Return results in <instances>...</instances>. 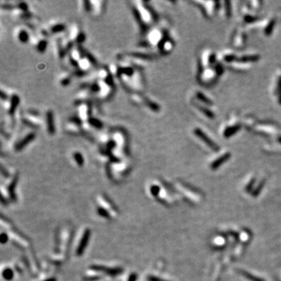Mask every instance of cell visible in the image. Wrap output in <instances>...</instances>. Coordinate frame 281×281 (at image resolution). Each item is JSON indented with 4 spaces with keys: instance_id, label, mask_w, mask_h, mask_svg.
<instances>
[{
    "instance_id": "1",
    "label": "cell",
    "mask_w": 281,
    "mask_h": 281,
    "mask_svg": "<svg viewBox=\"0 0 281 281\" xmlns=\"http://www.w3.org/2000/svg\"><path fill=\"white\" fill-rule=\"evenodd\" d=\"M109 70L127 92L130 94L143 93L145 88L144 68L118 59L116 63H112L109 66Z\"/></svg>"
},
{
    "instance_id": "2",
    "label": "cell",
    "mask_w": 281,
    "mask_h": 281,
    "mask_svg": "<svg viewBox=\"0 0 281 281\" xmlns=\"http://www.w3.org/2000/svg\"><path fill=\"white\" fill-rule=\"evenodd\" d=\"M134 17L138 25L140 32L145 34L150 28L156 25L158 16L151 6L147 2L133 1L130 2Z\"/></svg>"
},
{
    "instance_id": "3",
    "label": "cell",
    "mask_w": 281,
    "mask_h": 281,
    "mask_svg": "<svg viewBox=\"0 0 281 281\" xmlns=\"http://www.w3.org/2000/svg\"><path fill=\"white\" fill-rule=\"evenodd\" d=\"M169 34V25L166 23L158 24L150 28L145 34L142 40L139 44V46L145 51L151 49H156L161 42Z\"/></svg>"
},
{
    "instance_id": "4",
    "label": "cell",
    "mask_w": 281,
    "mask_h": 281,
    "mask_svg": "<svg viewBox=\"0 0 281 281\" xmlns=\"http://www.w3.org/2000/svg\"><path fill=\"white\" fill-rule=\"evenodd\" d=\"M131 168V163L128 159L122 160L110 161L106 165V171L109 177L113 180H120L128 174Z\"/></svg>"
},
{
    "instance_id": "5",
    "label": "cell",
    "mask_w": 281,
    "mask_h": 281,
    "mask_svg": "<svg viewBox=\"0 0 281 281\" xmlns=\"http://www.w3.org/2000/svg\"><path fill=\"white\" fill-rule=\"evenodd\" d=\"M223 72V68L221 63H216L212 67L210 66L204 69H200L198 72V80L199 83L203 85H211L216 81Z\"/></svg>"
},
{
    "instance_id": "6",
    "label": "cell",
    "mask_w": 281,
    "mask_h": 281,
    "mask_svg": "<svg viewBox=\"0 0 281 281\" xmlns=\"http://www.w3.org/2000/svg\"><path fill=\"white\" fill-rule=\"evenodd\" d=\"M78 3L79 8L81 13L91 15L92 17H99L105 11L106 2L102 0H100V1H96V0L84 1L82 0Z\"/></svg>"
},
{
    "instance_id": "7",
    "label": "cell",
    "mask_w": 281,
    "mask_h": 281,
    "mask_svg": "<svg viewBox=\"0 0 281 281\" xmlns=\"http://www.w3.org/2000/svg\"><path fill=\"white\" fill-rule=\"evenodd\" d=\"M20 118L21 122L31 130L39 128L44 124V117L38 111L33 109H27L20 112Z\"/></svg>"
},
{
    "instance_id": "8",
    "label": "cell",
    "mask_w": 281,
    "mask_h": 281,
    "mask_svg": "<svg viewBox=\"0 0 281 281\" xmlns=\"http://www.w3.org/2000/svg\"><path fill=\"white\" fill-rule=\"evenodd\" d=\"M67 28L68 27L65 23L57 20L48 23V24L42 27L39 31L48 39L52 37L56 38L57 36H60L62 33L65 34L67 31Z\"/></svg>"
},
{
    "instance_id": "9",
    "label": "cell",
    "mask_w": 281,
    "mask_h": 281,
    "mask_svg": "<svg viewBox=\"0 0 281 281\" xmlns=\"http://www.w3.org/2000/svg\"><path fill=\"white\" fill-rule=\"evenodd\" d=\"M35 33V31L27 24H20L16 26L13 31V36L15 39L20 44L31 43L33 34Z\"/></svg>"
},
{
    "instance_id": "10",
    "label": "cell",
    "mask_w": 281,
    "mask_h": 281,
    "mask_svg": "<svg viewBox=\"0 0 281 281\" xmlns=\"http://www.w3.org/2000/svg\"><path fill=\"white\" fill-rule=\"evenodd\" d=\"M65 34L74 45H80L85 40V34L77 23H73L70 25Z\"/></svg>"
},
{
    "instance_id": "11",
    "label": "cell",
    "mask_w": 281,
    "mask_h": 281,
    "mask_svg": "<svg viewBox=\"0 0 281 281\" xmlns=\"http://www.w3.org/2000/svg\"><path fill=\"white\" fill-rule=\"evenodd\" d=\"M36 134L33 130L27 131L25 134H23L20 135V136H17V138H15V140L13 142V149L16 152L22 151L29 144L34 142Z\"/></svg>"
},
{
    "instance_id": "12",
    "label": "cell",
    "mask_w": 281,
    "mask_h": 281,
    "mask_svg": "<svg viewBox=\"0 0 281 281\" xmlns=\"http://www.w3.org/2000/svg\"><path fill=\"white\" fill-rule=\"evenodd\" d=\"M256 134L263 136H276L279 134V127L275 124L270 122H262L257 124L253 128Z\"/></svg>"
},
{
    "instance_id": "13",
    "label": "cell",
    "mask_w": 281,
    "mask_h": 281,
    "mask_svg": "<svg viewBox=\"0 0 281 281\" xmlns=\"http://www.w3.org/2000/svg\"><path fill=\"white\" fill-rule=\"evenodd\" d=\"M241 127V123L237 117L231 118V120L225 124L222 130V134L224 138H229L230 137L234 135L237 132L239 131Z\"/></svg>"
},
{
    "instance_id": "14",
    "label": "cell",
    "mask_w": 281,
    "mask_h": 281,
    "mask_svg": "<svg viewBox=\"0 0 281 281\" xmlns=\"http://www.w3.org/2000/svg\"><path fill=\"white\" fill-rule=\"evenodd\" d=\"M31 44L36 51L39 53H44L48 46V38L41 34L39 31L35 32L32 36Z\"/></svg>"
},
{
    "instance_id": "15",
    "label": "cell",
    "mask_w": 281,
    "mask_h": 281,
    "mask_svg": "<svg viewBox=\"0 0 281 281\" xmlns=\"http://www.w3.org/2000/svg\"><path fill=\"white\" fill-rule=\"evenodd\" d=\"M215 60H216V56L213 51L211 49L204 50L202 53L201 59L199 60L200 69L210 67L211 65L215 64L216 63Z\"/></svg>"
},
{
    "instance_id": "16",
    "label": "cell",
    "mask_w": 281,
    "mask_h": 281,
    "mask_svg": "<svg viewBox=\"0 0 281 281\" xmlns=\"http://www.w3.org/2000/svg\"><path fill=\"white\" fill-rule=\"evenodd\" d=\"M98 205H99L98 207L106 211L109 215L110 218H112V217H115L116 215H117V210H116V209L114 207L113 204L109 201V199L106 198L105 196H98Z\"/></svg>"
},
{
    "instance_id": "17",
    "label": "cell",
    "mask_w": 281,
    "mask_h": 281,
    "mask_svg": "<svg viewBox=\"0 0 281 281\" xmlns=\"http://www.w3.org/2000/svg\"><path fill=\"white\" fill-rule=\"evenodd\" d=\"M193 133H194L196 136L198 137L199 139H201L206 145H207L209 148H212V150H214V151H218V150L220 149V147L216 145V143L214 142L213 140L210 139L209 137L208 136L201 128L196 127V128H194V130H193Z\"/></svg>"
},
{
    "instance_id": "18",
    "label": "cell",
    "mask_w": 281,
    "mask_h": 281,
    "mask_svg": "<svg viewBox=\"0 0 281 281\" xmlns=\"http://www.w3.org/2000/svg\"><path fill=\"white\" fill-rule=\"evenodd\" d=\"M175 47V42L170 35L167 36L156 48V51L162 55H168Z\"/></svg>"
},
{
    "instance_id": "19",
    "label": "cell",
    "mask_w": 281,
    "mask_h": 281,
    "mask_svg": "<svg viewBox=\"0 0 281 281\" xmlns=\"http://www.w3.org/2000/svg\"><path fill=\"white\" fill-rule=\"evenodd\" d=\"M44 125L45 126L47 132L49 135H53L56 132V125H55V119L53 112L51 109H48L45 112L44 117Z\"/></svg>"
},
{
    "instance_id": "20",
    "label": "cell",
    "mask_w": 281,
    "mask_h": 281,
    "mask_svg": "<svg viewBox=\"0 0 281 281\" xmlns=\"http://www.w3.org/2000/svg\"><path fill=\"white\" fill-rule=\"evenodd\" d=\"M241 16H242L243 22L245 24H252V23H256L257 20L259 19V16L256 15L254 12L252 11V9L249 7H244L241 12Z\"/></svg>"
},
{
    "instance_id": "21",
    "label": "cell",
    "mask_w": 281,
    "mask_h": 281,
    "mask_svg": "<svg viewBox=\"0 0 281 281\" xmlns=\"http://www.w3.org/2000/svg\"><path fill=\"white\" fill-rule=\"evenodd\" d=\"M273 95L276 98V101L281 105V70H278L273 82Z\"/></svg>"
},
{
    "instance_id": "22",
    "label": "cell",
    "mask_w": 281,
    "mask_h": 281,
    "mask_svg": "<svg viewBox=\"0 0 281 281\" xmlns=\"http://www.w3.org/2000/svg\"><path fill=\"white\" fill-rule=\"evenodd\" d=\"M199 5H201V8L202 9L205 14L209 17L213 16L219 9L217 2H198Z\"/></svg>"
},
{
    "instance_id": "23",
    "label": "cell",
    "mask_w": 281,
    "mask_h": 281,
    "mask_svg": "<svg viewBox=\"0 0 281 281\" xmlns=\"http://www.w3.org/2000/svg\"><path fill=\"white\" fill-rule=\"evenodd\" d=\"M9 235H10L12 241L18 247H23V248H27V247H29V242H28V241L25 238H24L20 233H16L14 230H11L9 231Z\"/></svg>"
},
{
    "instance_id": "24",
    "label": "cell",
    "mask_w": 281,
    "mask_h": 281,
    "mask_svg": "<svg viewBox=\"0 0 281 281\" xmlns=\"http://www.w3.org/2000/svg\"><path fill=\"white\" fill-rule=\"evenodd\" d=\"M276 17L267 18V20H264L258 23V25H259V27L262 28L263 32L266 35H270L272 33V31H273V27H274L275 24H276Z\"/></svg>"
},
{
    "instance_id": "25",
    "label": "cell",
    "mask_w": 281,
    "mask_h": 281,
    "mask_svg": "<svg viewBox=\"0 0 281 281\" xmlns=\"http://www.w3.org/2000/svg\"><path fill=\"white\" fill-rule=\"evenodd\" d=\"M91 232L89 230V229H86L84 232V233L81 236V239H80V242H79L78 246L77 247V250H76V254L77 256H80V255L83 254V252L85 250V247L87 246L88 243L89 238H90Z\"/></svg>"
},
{
    "instance_id": "26",
    "label": "cell",
    "mask_w": 281,
    "mask_h": 281,
    "mask_svg": "<svg viewBox=\"0 0 281 281\" xmlns=\"http://www.w3.org/2000/svg\"><path fill=\"white\" fill-rule=\"evenodd\" d=\"M238 56V55L233 50H226L220 55L218 58L220 59V61L231 64V63L236 62Z\"/></svg>"
},
{
    "instance_id": "27",
    "label": "cell",
    "mask_w": 281,
    "mask_h": 281,
    "mask_svg": "<svg viewBox=\"0 0 281 281\" xmlns=\"http://www.w3.org/2000/svg\"><path fill=\"white\" fill-rule=\"evenodd\" d=\"M247 39L246 33L243 31L242 30H238L236 33L233 35V45L235 48H242L244 45Z\"/></svg>"
},
{
    "instance_id": "28",
    "label": "cell",
    "mask_w": 281,
    "mask_h": 281,
    "mask_svg": "<svg viewBox=\"0 0 281 281\" xmlns=\"http://www.w3.org/2000/svg\"><path fill=\"white\" fill-rule=\"evenodd\" d=\"M73 77H74V75L68 70L60 74V78H59V81H60V85L63 86V87H66V86L70 84L71 81H72Z\"/></svg>"
},
{
    "instance_id": "29",
    "label": "cell",
    "mask_w": 281,
    "mask_h": 281,
    "mask_svg": "<svg viewBox=\"0 0 281 281\" xmlns=\"http://www.w3.org/2000/svg\"><path fill=\"white\" fill-rule=\"evenodd\" d=\"M230 157V153L227 152H224L223 154H222L220 156V157H219L218 159H215L212 164H211V168L212 170H215L216 168H218L219 166L222 165L224 162H226L227 160H228Z\"/></svg>"
},
{
    "instance_id": "30",
    "label": "cell",
    "mask_w": 281,
    "mask_h": 281,
    "mask_svg": "<svg viewBox=\"0 0 281 281\" xmlns=\"http://www.w3.org/2000/svg\"><path fill=\"white\" fill-rule=\"evenodd\" d=\"M194 106H195L196 109H198V111H200V112H201L203 115H205L206 116H207V117L209 118V119H213L214 116H214L213 112H212L210 109H208L207 107H204V106H201V105L198 104V103H194Z\"/></svg>"
},
{
    "instance_id": "31",
    "label": "cell",
    "mask_w": 281,
    "mask_h": 281,
    "mask_svg": "<svg viewBox=\"0 0 281 281\" xmlns=\"http://www.w3.org/2000/svg\"><path fill=\"white\" fill-rule=\"evenodd\" d=\"M71 157H72L73 161L77 164V165L78 166H82L84 163V156L82 155L81 152L78 151H75L72 153L71 155Z\"/></svg>"
},
{
    "instance_id": "32",
    "label": "cell",
    "mask_w": 281,
    "mask_h": 281,
    "mask_svg": "<svg viewBox=\"0 0 281 281\" xmlns=\"http://www.w3.org/2000/svg\"><path fill=\"white\" fill-rule=\"evenodd\" d=\"M195 95H196V98H197L198 101H200V102H202L204 103V104L209 105V106H211V105L213 104V102L211 101V99H209L207 96H206V95H205L202 92H199V91H198V92H196Z\"/></svg>"
},
{
    "instance_id": "33",
    "label": "cell",
    "mask_w": 281,
    "mask_h": 281,
    "mask_svg": "<svg viewBox=\"0 0 281 281\" xmlns=\"http://www.w3.org/2000/svg\"><path fill=\"white\" fill-rule=\"evenodd\" d=\"M2 276L7 280H10L13 277V271L10 268H6L2 271Z\"/></svg>"
},
{
    "instance_id": "34",
    "label": "cell",
    "mask_w": 281,
    "mask_h": 281,
    "mask_svg": "<svg viewBox=\"0 0 281 281\" xmlns=\"http://www.w3.org/2000/svg\"><path fill=\"white\" fill-rule=\"evenodd\" d=\"M249 4L251 5L249 7H250L252 10H258L261 7L260 5L262 4V2H259V1H252V2H249Z\"/></svg>"
},
{
    "instance_id": "35",
    "label": "cell",
    "mask_w": 281,
    "mask_h": 281,
    "mask_svg": "<svg viewBox=\"0 0 281 281\" xmlns=\"http://www.w3.org/2000/svg\"><path fill=\"white\" fill-rule=\"evenodd\" d=\"M225 4H226V6H225L224 7H223V8H224V14H225V16H230V14H231V13H230V6H227V2H225Z\"/></svg>"
},
{
    "instance_id": "36",
    "label": "cell",
    "mask_w": 281,
    "mask_h": 281,
    "mask_svg": "<svg viewBox=\"0 0 281 281\" xmlns=\"http://www.w3.org/2000/svg\"><path fill=\"white\" fill-rule=\"evenodd\" d=\"M148 279H149L150 281H165V280H163V279H159V278L157 277V276H150Z\"/></svg>"
},
{
    "instance_id": "37",
    "label": "cell",
    "mask_w": 281,
    "mask_h": 281,
    "mask_svg": "<svg viewBox=\"0 0 281 281\" xmlns=\"http://www.w3.org/2000/svg\"><path fill=\"white\" fill-rule=\"evenodd\" d=\"M1 242L2 243V244H4V243L6 242V241H7V239H8V237H7V235L6 234V233H2V236H1Z\"/></svg>"
},
{
    "instance_id": "38",
    "label": "cell",
    "mask_w": 281,
    "mask_h": 281,
    "mask_svg": "<svg viewBox=\"0 0 281 281\" xmlns=\"http://www.w3.org/2000/svg\"><path fill=\"white\" fill-rule=\"evenodd\" d=\"M93 281H109V279L108 278H102V279H95V280Z\"/></svg>"
},
{
    "instance_id": "39",
    "label": "cell",
    "mask_w": 281,
    "mask_h": 281,
    "mask_svg": "<svg viewBox=\"0 0 281 281\" xmlns=\"http://www.w3.org/2000/svg\"><path fill=\"white\" fill-rule=\"evenodd\" d=\"M43 281H56V279H54V278H48V279H45V280H43Z\"/></svg>"
}]
</instances>
